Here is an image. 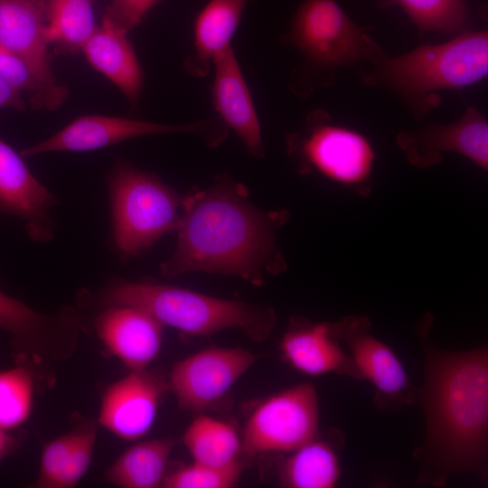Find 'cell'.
<instances>
[{
  "label": "cell",
  "mask_w": 488,
  "mask_h": 488,
  "mask_svg": "<svg viewBox=\"0 0 488 488\" xmlns=\"http://www.w3.org/2000/svg\"><path fill=\"white\" fill-rule=\"evenodd\" d=\"M0 108L24 109V103L20 91L9 86L0 79Z\"/></svg>",
  "instance_id": "obj_33"
},
{
  "label": "cell",
  "mask_w": 488,
  "mask_h": 488,
  "mask_svg": "<svg viewBox=\"0 0 488 488\" xmlns=\"http://www.w3.org/2000/svg\"><path fill=\"white\" fill-rule=\"evenodd\" d=\"M101 309L95 329L103 345L130 371L147 369L160 352L164 325L137 307L110 305Z\"/></svg>",
  "instance_id": "obj_17"
},
{
  "label": "cell",
  "mask_w": 488,
  "mask_h": 488,
  "mask_svg": "<svg viewBox=\"0 0 488 488\" xmlns=\"http://www.w3.org/2000/svg\"><path fill=\"white\" fill-rule=\"evenodd\" d=\"M243 465L236 462L221 467L192 462L189 465L166 474L164 488H230L238 483Z\"/></svg>",
  "instance_id": "obj_28"
},
{
  "label": "cell",
  "mask_w": 488,
  "mask_h": 488,
  "mask_svg": "<svg viewBox=\"0 0 488 488\" xmlns=\"http://www.w3.org/2000/svg\"><path fill=\"white\" fill-rule=\"evenodd\" d=\"M427 314L417 333L424 352L425 379L417 403L425 415L426 434L414 456L420 463L419 484L441 486L455 474L488 479V348L460 352L440 349L430 337Z\"/></svg>",
  "instance_id": "obj_1"
},
{
  "label": "cell",
  "mask_w": 488,
  "mask_h": 488,
  "mask_svg": "<svg viewBox=\"0 0 488 488\" xmlns=\"http://www.w3.org/2000/svg\"><path fill=\"white\" fill-rule=\"evenodd\" d=\"M246 188L221 178L182 199L174 252L160 266L168 278L189 272L234 275L260 286L286 269L276 229L286 219L249 200Z\"/></svg>",
  "instance_id": "obj_2"
},
{
  "label": "cell",
  "mask_w": 488,
  "mask_h": 488,
  "mask_svg": "<svg viewBox=\"0 0 488 488\" xmlns=\"http://www.w3.org/2000/svg\"><path fill=\"white\" fill-rule=\"evenodd\" d=\"M16 446L17 440L8 431L0 428V461L9 455Z\"/></svg>",
  "instance_id": "obj_34"
},
{
  "label": "cell",
  "mask_w": 488,
  "mask_h": 488,
  "mask_svg": "<svg viewBox=\"0 0 488 488\" xmlns=\"http://www.w3.org/2000/svg\"><path fill=\"white\" fill-rule=\"evenodd\" d=\"M45 0H0V46L21 58L50 97L54 109L68 97L50 66Z\"/></svg>",
  "instance_id": "obj_11"
},
{
  "label": "cell",
  "mask_w": 488,
  "mask_h": 488,
  "mask_svg": "<svg viewBox=\"0 0 488 488\" xmlns=\"http://www.w3.org/2000/svg\"><path fill=\"white\" fill-rule=\"evenodd\" d=\"M319 400L311 383H300L261 401L248 418L241 436L249 455L290 453L318 436Z\"/></svg>",
  "instance_id": "obj_7"
},
{
  "label": "cell",
  "mask_w": 488,
  "mask_h": 488,
  "mask_svg": "<svg viewBox=\"0 0 488 488\" xmlns=\"http://www.w3.org/2000/svg\"><path fill=\"white\" fill-rule=\"evenodd\" d=\"M279 349L283 359L296 371L318 377L329 373L363 380L349 353L331 333V323H312L293 317Z\"/></svg>",
  "instance_id": "obj_18"
},
{
  "label": "cell",
  "mask_w": 488,
  "mask_h": 488,
  "mask_svg": "<svg viewBox=\"0 0 488 488\" xmlns=\"http://www.w3.org/2000/svg\"><path fill=\"white\" fill-rule=\"evenodd\" d=\"M303 167L317 171L327 179L369 193L375 160L371 142L361 133L331 124L324 113L309 118L307 134L290 141Z\"/></svg>",
  "instance_id": "obj_8"
},
{
  "label": "cell",
  "mask_w": 488,
  "mask_h": 488,
  "mask_svg": "<svg viewBox=\"0 0 488 488\" xmlns=\"http://www.w3.org/2000/svg\"><path fill=\"white\" fill-rule=\"evenodd\" d=\"M76 439V429L48 442L42 449L39 474L33 487L57 488L65 470Z\"/></svg>",
  "instance_id": "obj_30"
},
{
  "label": "cell",
  "mask_w": 488,
  "mask_h": 488,
  "mask_svg": "<svg viewBox=\"0 0 488 488\" xmlns=\"http://www.w3.org/2000/svg\"><path fill=\"white\" fill-rule=\"evenodd\" d=\"M290 40L308 62L328 70L371 61L383 52L336 0H304L294 16Z\"/></svg>",
  "instance_id": "obj_6"
},
{
  "label": "cell",
  "mask_w": 488,
  "mask_h": 488,
  "mask_svg": "<svg viewBox=\"0 0 488 488\" xmlns=\"http://www.w3.org/2000/svg\"><path fill=\"white\" fill-rule=\"evenodd\" d=\"M371 62L373 69L363 82L390 89L420 118L439 105L436 91L460 89L487 76L488 33L463 31L448 42L420 45L396 57L382 52Z\"/></svg>",
  "instance_id": "obj_4"
},
{
  "label": "cell",
  "mask_w": 488,
  "mask_h": 488,
  "mask_svg": "<svg viewBox=\"0 0 488 488\" xmlns=\"http://www.w3.org/2000/svg\"><path fill=\"white\" fill-rule=\"evenodd\" d=\"M397 144L410 164L418 168L438 164L444 153L454 152L481 169H488V123L472 106L454 123L429 124L418 130L399 133Z\"/></svg>",
  "instance_id": "obj_14"
},
{
  "label": "cell",
  "mask_w": 488,
  "mask_h": 488,
  "mask_svg": "<svg viewBox=\"0 0 488 488\" xmlns=\"http://www.w3.org/2000/svg\"><path fill=\"white\" fill-rule=\"evenodd\" d=\"M110 244L123 258L138 256L175 231L182 199L155 174L118 159L107 176Z\"/></svg>",
  "instance_id": "obj_5"
},
{
  "label": "cell",
  "mask_w": 488,
  "mask_h": 488,
  "mask_svg": "<svg viewBox=\"0 0 488 488\" xmlns=\"http://www.w3.org/2000/svg\"><path fill=\"white\" fill-rule=\"evenodd\" d=\"M279 468L287 488H333L341 478V463L333 442L314 437L289 453Z\"/></svg>",
  "instance_id": "obj_22"
},
{
  "label": "cell",
  "mask_w": 488,
  "mask_h": 488,
  "mask_svg": "<svg viewBox=\"0 0 488 488\" xmlns=\"http://www.w3.org/2000/svg\"><path fill=\"white\" fill-rule=\"evenodd\" d=\"M175 446L176 440L173 438L137 442L107 469L106 479L121 488L162 487Z\"/></svg>",
  "instance_id": "obj_21"
},
{
  "label": "cell",
  "mask_w": 488,
  "mask_h": 488,
  "mask_svg": "<svg viewBox=\"0 0 488 488\" xmlns=\"http://www.w3.org/2000/svg\"><path fill=\"white\" fill-rule=\"evenodd\" d=\"M247 0H210L194 22L196 62L212 61L230 47Z\"/></svg>",
  "instance_id": "obj_24"
},
{
  "label": "cell",
  "mask_w": 488,
  "mask_h": 488,
  "mask_svg": "<svg viewBox=\"0 0 488 488\" xmlns=\"http://www.w3.org/2000/svg\"><path fill=\"white\" fill-rule=\"evenodd\" d=\"M202 124L167 125L117 117L82 116L56 134L26 147L20 155L29 157L52 152L92 151L142 136L198 132Z\"/></svg>",
  "instance_id": "obj_16"
},
{
  "label": "cell",
  "mask_w": 488,
  "mask_h": 488,
  "mask_svg": "<svg viewBox=\"0 0 488 488\" xmlns=\"http://www.w3.org/2000/svg\"><path fill=\"white\" fill-rule=\"evenodd\" d=\"M22 157L0 139V214L17 218L33 241L46 244L55 236L52 210L59 201Z\"/></svg>",
  "instance_id": "obj_13"
},
{
  "label": "cell",
  "mask_w": 488,
  "mask_h": 488,
  "mask_svg": "<svg viewBox=\"0 0 488 488\" xmlns=\"http://www.w3.org/2000/svg\"><path fill=\"white\" fill-rule=\"evenodd\" d=\"M257 356L239 347H211L174 364L167 381L183 410L202 414L222 399L255 363Z\"/></svg>",
  "instance_id": "obj_10"
},
{
  "label": "cell",
  "mask_w": 488,
  "mask_h": 488,
  "mask_svg": "<svg viewBox=\"0 0 488 488\" xmlns=\"http://www.w3.org/2000/svg\"><path fill=\"white\" fill-rule=\"evenodd\" d=\"M81 51L93 68L112 81L131 104H136L144 73L127 34L101 24Z\"/></svg>",
  "instance_id": "obj_20"
},
{
  "label": "cell",
  "mask_w": 488,
  "mask_h": 488,
  "mask_svg": "<svg viewBox=\"0 0 488 488\" xmlns=\"http://www.w3.org/2000/svg\"><path fill=\"white\" fill-rule=\"evenodd\" d=\"M183 443L192 462L221 467L239 460L241 437L229 423L199 414L186 428Z\"/></svg>",
  "instance_id": "obj_23"
},
{
  "label": "cell",
  "mask_w": 488,
  "mask_h": 488,
  "mask_svg": "<svg viewBox=\"0 0 488 488\" xmlns=\"http://www.w3.org/2000/svg\"><path fill=\"white\" fill-rule=\"evenodd\" d=\"M403 9L411 21L425 32L457 34L468 17L465 0H381Z\"/></svg>",
  "instance_id": "obj_26"
},
{
  "label": "cell",
  "mask_w": 488,
  "mask_h": 488,
  "mask_svg": "<svg viewBox=\"0 0 488 488\" xmlns=\"http://www.w3.org/2000/svg\"><path fill=\"white\" fill-rule=\"evenodd\" d=\"M46 35L67 52H76L95 32L92 0H47Z\"/></svg>",
  "instance_id": "obj_25"
},
{
  "label": "cell",
  "mask_w": 488,
  "mask_h": 488,
  "mask_svg": "<svg viewBox=\"0 0 488 488\" xmlns=\"http://www.w3.org/2000/svg\"><path fill=\"white\" fill-rule=\"evenodd\" d=\"M212 99L216 111L249 153L264 155L261 128L245 78L231 46L213 61Z\"/></svg>",
  "instance_id": "obj_19"
},
{
  "label": "cell",
  "mask_w": 488,
  "mask_h": 488,
  "mask_svg": "<svg viewBox=\"0 0 488 488\" xmlns=\"http://www.w3.org/2000/svg\"><path fill=\"white\" fill-rule=\"evenodd\" d=\"M80 324V313L71 306L44 314L0 291V328L11 334L18 350L33 357H68Z\"/></svg>",
  "instance_id": "obj_12"
},
{
  "label": "cell",
  "mask_w": 488,
  "mask_h": 488,
  "mask_svg": "<svg viewBox=\"0 0 488 488\" xmlns=\"http://www.w3.org/2000/svg\"><path fill=\"white\" fill-rule=\"evenodd\" d=\"M370 318L348 315L331 323V333L343 342L363 380L374 388V404L381 410H399L417 404L418 387L407 373L400 359L371 332Z\"/></svg>",
  "instance_id": "obj_9"
},
{
  "label": "cell",
  "mask_w": 488,
  "mask_h": 488,
  "mask_svg": "<svg viewBox=\"0 0 488 488\" xmlns=\"http://www.w3.org/2000/svg\"><path fill=\"white\" fill-rule=\"evenodd\" d=\"M33 372L18 366L0 371V428L19 427L30 418L34 400Z\"/></svg>",
  "instance_id": "obj_27"
},
{
  "label": "cell",
  "mask_w": 488,
  "mask_h": 488,
  "mask_svg": "<svg viewBox=\"0 0 488 488\" xmlns=\"http://www.w3.org/2000/svg\"><path fill=\"white\" fill-rule=\"evenodd\" d=\"M166 390L167 382L147 369L131 371L105 389L98 423L122 440H139L153 427Z\"/></svg>",
  "instance_id": "obj_15"
},
{
  "label": "cell",
  "mask_w": 488,
  "mask_h": 488,
  "mask_svg": "<svg viewBox=\"0 0 488 488\" xmlns=\"http://www.w3.org/2000/svg\"><path fill=\"white\" fill-rule=\"evenodd\" d=\"M96 439L95 424H88L76 429L74 446L68 465L59 479L57 488L75 487L84 477L92 462Z\"/></svg>",
  "instance_id": "obj_31"
},
{
  "label": "cell",
  "mask_w": 488,
  "mask_h": 488,
  "mask_svg": "<svg viewBox=\"0 0 488 488\" xmlns=\"http://www.w3.org/2000/svg\"><path fill=\"white\" fill-rule=\"evenodd\" d=\"M99 306L128 305L142 309L164 326L190 336H208L239 329L261 343L276 324V312L266 304L224 299L179 286L113 277L98 293Z\"/></svg>",
  "instance_id": "obj_3"
},
{
  "label": "cell",
  "mask_w": 488,
  "mask_h": 488,
  "mask_svg": "<svg viewBox=\"0 0 488 488\" xmlns=\"http://www.w3.org/2000/svg\"><path fill=\"white\" fill-rule=\"evenodd\" d=\"M159 0H112L107 7L102 25L127 33L141 23Z\"/></svg>",
  "instance_id": "obj_32"
},
{
  "label": "cell",
  "mask_w": 488,
  "mask_h": 488,
  "mask_svg": "<svg viewBox=\"0 0 488 488\" xmlns=\"http://www.w3.org/2000/svg\"><path fill=\"white\" fill-rule=\"evenodd\" d=\"M0 79L18 91L31 94V103L38 108L55 110L50 97L30 67L17 55L0 46Z\"/></svg>",
  "instance_id": "obj_29"
}]
</instances>
